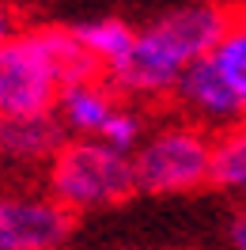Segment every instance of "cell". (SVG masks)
I'll list each match as a JSON object with an SVG mask.
<instances>
[{
    "label": "cell",
    "instance_id": "cell-1",
    "mask_svg": "<svg viewBox=\"0 0 246 250\" xmlns=\"http://www.w3.org/2000/svg\"><path fill=\"white\" fill-rule=\"evenodd\" d=\"M227 19L231 12L220 8L216 0H182L137 27L129 53L102 76L129 103L140 106L167 103L178 76L216 49Z\"/></svg>",
    "mask_w": 246,
    "mask_h": 250
},
{
    "label": "cell",
    "instance_id": "cell-11",
    "mask_svg": "<svg viewBox=\"0 0 246 250\" xmlns=\"http://www.w3.org/2000/svg\"><path fill=\"white\" fill-rule=\"evenodd\" d=\"M216 61V68L224 72V80L231 83V91L239 95V103L246 110V16H231L216 49L208 53Z\"/></svg>",
    "mask_w": 246,
    "mask_h": 250
},
{
    "label": "cell",
    "instance_id": "cell-4",
    "mask_svg": "<svg viewBox=\"0 0 246 250\" xmlns=\"http://www.w3.org/2000/svg\"><path fill=\"white\" fill-rule=\"evenodd\" d=\"M133 182L140 193L178 197L208 186L212 174V133L185 118L148 125L140 144L129 152Z\"/></svg>",
    "mask_w": 246,
    "mask_h": 250
},
{
    "label": "cell",
    "instance_id": "cell-7",
    "mask_svg": "<svg viewBox=\"0 0 246 250\" xmlns=\"http://www.w3.org/2000/svg\"><path fill=\"white\" fill-rule=\"evenodd\" d=\"M118 103H122V95L99 72V76H83V80L64 83L57 103H53V118L61 122L64 137H99Z\"/></svg>",
    "mask_w": 246,
    "mask_h": 250
},
{
    "label": "cell",
    "instance_id": "cell-13",
    "mask_svg": "<svg viewBox=\"0 0 246 250\" xmlns=\"http://www.w3.org/2000/svg\"><path fill=\"white\" fill-rule=\"evenodd\" d=\"M227 243H231V250H246V205L231 216V224H227Z\"/></svg>",
    "mask_w": 246,
    "mask_h": 250
},
{
    "label": "cell",
    "instance_id": "cell-8",
    "mask_svg": "<svg viewBox=\"0 0 246 250\" xmlns=\"http://www.w3.org/2000/svg\"><path fill=\"white\" fill-rule=\"evenodd\" d=\"M61 144L64 129L53 118V110L0 122V163H8L16 171H42Z\"/></svg>",
    "mask_w": 246,
    "mask_h": 250
},
{
    "label": "cell",
    "instance_id": "cell-9",
    "mask_svg": "<svg viewBox=\"0 0 246 250\" xmlns=\"http://www.w3.org/2000/svg\"><path fill=\"white\" fill-rule=\"evenodd\" d=\"M72 34H76L80 46L87 49V57L99 64V72H110V68L129 53L137 27H133L129 19H122V16H95V19L76 23Z\"/></svg>",
    "mask_w": 246,
    "mask_h": 250
},
{
    "label": "cell",
    "instance_id": "cell-12",
    "mask_svg": "<svg viewBox=\"0 0 246 250\" xmlns=\"http://www.w3.org/2000/svg\"><path fill=\"white\" fill-rule=\"evenodd\" d=\"M148 114H144V106L140 103H129V99H122L118 106H114V114H110V122L102 125V133L95 137V141L110 144V148H118V152H133L140 144V137L148 133Z\"/></svg>",
    "mask_w": 246,
    "mask_h": 250
},
{
    "label": "cell",
    "instance_id": "cell-14",
    "mask_svg": "<svg viewBox=\"0 0 246 250\" xmlns=\"http://www.w3.org/2000/svg\"><path fill=\"white\" fill-rule=\"evenodd\" d=\"M19 23H16V12H12V4H8V0H0V42H4V38H8V34L16 31Z\"/></svg>",
    "mask_w": 246,
    "mask_h": 250
},
{
    "label": "cell",
    "instance_id": "cell-5",
    "mask_svg": "<svg viewBox=\"0 0 246 250\" xmlns=\"http://www.w3.org/2000/svg\"><path fill=\"white\" fill-rule=\"evenodd\" d=\"M76 216L46 186H0V250H64Z\"/></svg>",
    "mask_w": 246,
    "mask_h": 250
},
{
    "label": "cell",
    "instance_id": "cell-2",
    "mask_svg": "<svg viewBox=\"0 0 246 250\" xmlns=\"http://www.w3.org/2000/svg\"><path fill=\"white\" fill-rule=\"evenodd\" d=\"M99 76L72 27H16L0 42V122L49 114L64 83Z\"/></svg>",
    "mask_w": 246,
    "mask_h": 250
},
{
    "label": "cell",
    "instance_id": "cell-6",
    "mask_svg": "<svg viewBox=\"0 0 246 250\" xmlns=\"http://www.w3.org/2000/svg\"><path fill=\"white\" fill-rule=\"evenodd\" d=\"M170 103L178 110V118L208 129L212 137L224 133V129H231V125H239L246 118L239 95L231 91V83L224 80V72L216 68L212 57L193 61L182 76H178L174 91H170Z\"/></svg>",
    "mask_w": 246,
    "mask_h": 250
},
{
    "label": "cell",
    "instance_id": "cell-10",
    "mask_svg": "<svg viewBox=\"0 0 246 250\" xmlns=\"http://www.w3.org/2000/svg\"><path fill=\"white\" fill-rule=\"evenodd\" d=\"M208 186L246 201V118L212 137V174Z\"/></svg>",
    "mask_w": 246,
    "mask_h": 250
},
{
    "label": "cell",
    "instance_id": "cell-3",
    "mask_svg": "<svg viewBox=\"0 0 246 250\" xmlns=\"http://www.w3.org/2000/svg\"><path fill=\"white\" fill-rule=\"evenodd\" d=\"M42 174H46V193L61 201L72 216L114 208L137 193L129 156L95 137H64Z\"/></svg>",
    "mask_w": 246,
    "mask_h": 250
}]
</instances>
